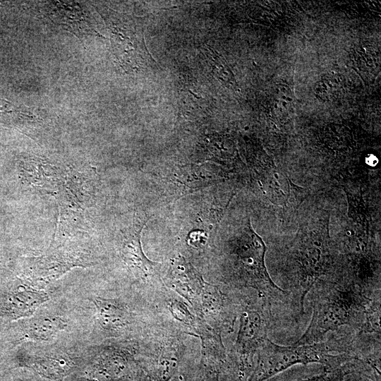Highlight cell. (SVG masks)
Masks as SVG:
<instances>
[{"label": "cell", "instance_id": "cell-1", "mask_svg": "<svg viewBox=\"0 0 381 381\" xmlns=\"http://www.w3.org/2000/svg\"><path fill=\"white\" fill-rule=\"evenodd\" d=\"M371 302L361 289L333 288L318 298L313 306L312 318L302 336L293 344L303 345L321 342L330 331L341 326H367Z\"/></svg>", "mask_w": 381, "mask_h": 381}, {"label": "cell", "instance_id": "cell-2", "mask_svg": "<svg viewBox=\"0 0 381 381\" xmlns=\"http://www.w3.org/2000/svg\"><path fill=\"white\" fill-rule=\"evenodd\" d=\"M332 350L321 342L282 346L268 338L257 351V359L248 381H265L295 365L322 364L325 368H336L345 361L343 353H332Z\"/></svg>", "mask_w": 381, "mask_h": 381}, {"label": "cell", "instance_id": "cell-3", "mask_svg": "<svg viewBox=\"0 0 381 381\" xmlns=\"http://www.w3.org/2000/svg\"><path fill=\"white\" fill-rule=\"evenodd\" d=\"M266 246L253 230L250 220L234 243L233 267L237 281L259 291L265 297H277L286 293L270 276L265 262Z\"/></svg>", "mask_w": 381, "mask_h": 381}, {"label": "cell", "instance_id": "cell-4", "mask_svg": "<svg viewBox=\"0 0 381 381\" xmlns=\"http://www.w3.org/2000/svg\"><path fill=\"white\" fill-rule=\"evenodd\" d=\"M89 264L87 253L63 248L61 246H50L45 254L23 261L20 279L35 288L45 290L72 268Z\"/></svg>", "mask_w": 381, "mask_h": 381}, {"label": "cell", "instance_id": "cell-5", "mask_svg": "<svg viewBox=\"0 0 381 381\" xmlns=\"http://www.w3.org/2000/svg\"><path fill=\"white\" fill-rule=\"evenodd\" d=\"M106 21L111 33V44L115 56L122 66L139 70L148 63L154 61L150 54L143 36H140L135 27L131 26L128 17L119 16V13L108 14Z\"/></svg>", "mask_w": 381, "mask_h": 381}, {"label": "cell", "instance_id": "cell-6", "mask_svg": "<svg viewBox=\"0 0 381 381\" xmlns=\"http://www.w3.org/2000/svg\"><path fill=\"white\" fill-rule=\"evenodd\" d=\"M19 339L23 342L50 344L71 328L68 315L48 301L18 325Z\"/></svg>", "mask_w": 381, "mask_h": 381}, {"label": "cell", "instance_id": "cell-7", "mask_svg": "<svg viewBox=\"0 0 381 381\" xmlns=\"http://www.w3.org/2000/svg\"><path fill=\"white\" fill-rule=\"evenodd\" d=\"M267 329L262 310L251 308L242 313L236 348L240 356L239 374L246 381L253 370V356L268 338Z\"/></svg>", "mask_w": 381, "mask_h": 381}, {"label": "cell", "instance_id": "cell-8", "mask_svg": "<svg viewBox=\"0 0 381 381\" xmlns=\"http://www.w3.org/2000/svg\"><path fill=\"white\" fill-rule=\"evenodd\" d=\"M49 299L48 291L35 288L20 279L1 296L0 311L11 320H23L31 317Z\"/></svg>", "mask_w": 381, "mask_h": 381}, {"label": "cell", "instance_id": "cell-9", "mask_svg": "<svg viewBox=\"0 0 381 381\" xmlns=\"http://www.w3.org/2000/svg\"><path fill=\"white\" fill-rule=\"evenodd\" d=\"M31 365L40 374L49 378H59L74 367L76 358L68 347L56 346H35L30 343Z\"/></svg>", "mask_w": 381, "mask_h": 381}, {"label": "cell", "instance_id": "cell-10", "mask_svg": "<svg viewBox=\"0 0 381 381\" xmlns=\"http://www.w3.org/2000/svg\"><path fill=\"white\" fill-rule=\"evenodd\" d=\"M147 220L137 221L126 229L121 231L119 250L122 260L132 272L141 277H147L152 270L155 263L148 260L142 250L141 232Z\"/></svg>", "mask_w": 381, "mask_h": 381}, {"label": "cell", "instance_id": "cell-11", "mask_svg": "<svg viewBox=\"0 0 381 381\" xmlns=\"http://www.w3.org/2000/svg\"><path fill=\"white\" fill-rule=\"evenodd\" d=\"M88 299L95 306L96 322L103 331L116 334L129 325V312L119 301L97 296Z\"/></svg>", "mask_w": 381, "mask_h": 381}, {"label": "cell", "instance_id": "cell-12", "mask_svg": "<svg viewBox=\"0 0 381 381\" xmlns=\"http://www.w3.org/2000/svg\"><path fill=\"white\" fill-rule=\"evenodd\" d=\"M352 371L351 365L346 363L337 368H325L324 371L320 374L294 381H341L346 375Z\"/></svg>", "mask_w": 381, "mask_h": 381}, {"label": "cell", "instance_id": "cell-13", "mask_svg": "<svg viewBox=\"0 0 381 381\" xmlns=\"http://www.w3.org/2000/svg\"><path fill=\"white\" fill-rule=\"evenodd\" d=\"M209 381H219L218 374L215 373L213 376H211Z\"/></svg>", "mask_w": 381, "mask_h": 381}]
</instances>
